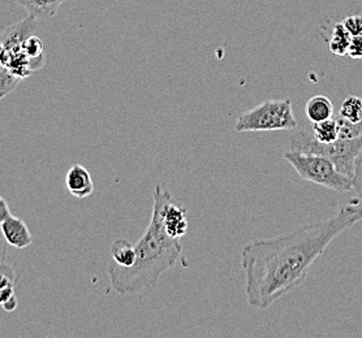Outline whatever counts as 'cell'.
<instances>
[{
    "label": "cell",
    "mask_w": 362,
    "mask_h": 338,
    "mask_svg": "<svg viewBox=\"0 0 362 338\" xmlns=\"http://www.w3.org/2000/svg\"><path fill=\"white\" fill-rule=\"evenodd\" d=\"M343 25L352 37L362 35V16L360 15H351L343 20Z\"/></svg>",
    "instance_id": "19"
},
{
    "label": "cell",
    "mask_w": 362,
    "mask_h": 338,
    "mask_svg": "<svg viewBox=\"0 0 362 338\" xmlns=\"http://www.w3.org/2000/svg\"><path fill=\"white\" fill-rule=\"evenodd\" d=\"M351 38H352V35L346 30V26L343 25V23L337 24L335 28H334V30H332L331 38H329V51H331L334 55L339 56V58L346 56Z\"/></svg>",
    "instance_id": "15"
},
{
    "label": "cell",
    "mask_w": 362,
    "mask_h": 338,
    "mask_svg": "<svg viewBox=\"0 0 362 338\" xmlns=\"http://www.w3.org/2000/svg\"><path fill=\"white\" fill-rule=\"evenodd\" d=\"M3 49H4V47L0 44V55H1V51H3ZM1 69H3V66H1V61H0V71H1Z\"/></svg>",
    "instance_id": "25"
},
{
    "label": "cell",
    "mask_w": 362,
    "mask_h": 338,
    "mask_svg": "<svg viewBox=\"0 0 362 338\" xmlns=\"http://www.w3.org/2000/svg\"><path fill=\"white\" fill-rule=\"evenodd\" d=\"M297 126L292 100L286 98L266 100L241 114L236 120L235 131L238 133L296 131Z\"/></svg>",
    "instance_id": "5"
},
{
    "label": "cell",
    "mask_w": 362,
    "mask_h": 338,
    "mask_svg": "<svg viewBox=\"0 0 362 338\" xmlns=\"http://www.w3.org/2000/svg\"><path fill=\"white\" fill-rule=\"evenodd\" d=\"M361 220L362 207L351 202L327 220L247 243L241 250L240 260L249 306L266 310L296 290L329 243Z\"/></svg>",
    "instance_id": "1"
},
{
    "label": "cell",
    "mask_w": 362,
    "mask_h": 338,
    "mask_svg": "<svg viewBox=\"0 0 362 338\" xmlns=\"http://www.w3.org/2000/svg\"><path fill=\"white\" fill-rule=\"evenodd\" d=\"M35 20L49 18L57 15L58 9L66 0H13Z\"/></svg>",
    "instance_id": "11"
},
{
    "label": "cell",
    "mask_w": 362,
    "mask_h": 338,
    "mask_svg": "<svg viewBox=\"0 0 362 338\" xmlns=\"http://www.w3.org/2000/svg\"><path fill=\"white\" fill-rule=\"evenodd\" d=\"M284 159L304 181L312 182L337 193H348L352 190V180L340 174L337 165L329 157L288 150L284 154Z\"/></svg>",
    "instance_id": "4"
},
{
    "label": "cell",
    "mask_w": 362,
    "mask_h": 338,
    "mask_svg": "<svg viewBox=\"0 0 362 338\" xmlns=\"http://www.w3.org/2000/svg\"><path fill=\"white\" fill-rule=\"evenodd\" d=\"M21 49L24 51L25 54L30 59L41 58L45 54H43V43L38 37H34L30 35L26 41L23 43Z\"/></svg>",
    "instance_id": "17"
},
{
    "label": "cell",
    "mask_w": 362,
    "mask_h": 338,
    "mask_svg": "<svg viewBox=\"0 0 362 338\" xmlns=\"http://www.w3.org/2000/svg\"><path fill=\"white\" fill-rule=\"evenodd\" d=\"M23 80L18 78L15 75H12L7 69H1L0 71V99L6 95H8L11 91L16 89L17 85L21 83Z\"/></svg>",
    "instance_id": "16"
},
{
    "label": "cell",
    "mask_w": 362,
    "mask_h": 338,
    "mask_svg": "<svg viewBox=\"0 0 362 338\" xmlns=\"http://www.w3.org/2000/svg\"><path fill=\"white\" fill-rule=\"evenodd\" d=\"M111 256L119 267L128 268L136 262V248L127 239H116L111 245Z\"/></svg>",
    "instance_id": "14"
},
{
    "label": "cell",
    "mask_w": 362,
    "mask_h": 338,
    "mask_svg": "<svg viewBox=\"0 0 362 338\" xmlns=\"http://www.w3.org/2000/svg\"><path fill=\"white\" fill-rule=\"evenodd\" d=\"M3 237L12 248H25L32 245V234L26 224L16 216L11 215L3 223L0 224Z\"/></svg>",
    "instance_id": "10"
},
{
    "label": "cell",
    "mask_w": 362,
    "mask_h": 338,
    "mask_svg": "<svg viewBox=\"0 0 362 338\" xmlns=\"http://www.w3.org/2000/svg\"><path fill=\"white\" fill-rule=\"evenodd\" d=\"M154 206L162 220V225L165 233L173 239H180L188 231V219H187V208L179 206L175 202L170 191L163 189L162 185H157L154 193Z\"/></svg>",
    "instance_id": "6"
},
{
    "label": "cell",
    "mask_w": 362,
    "mask_h": 338,
    "mask_svg": "<svg viewBox=\"0 0 362 338\" xmlns=\"http://www.w3.org/2000/svg\"><path fill=\"white\" fill-rule=\"evenodd\" d=\"M289 150L318 154L329 157L339 172L352 179L356 159L362 154V135L354 138H339L331 143H320L312 133L298 131L289 138Z\"/></svg>",
    "instance_id": "3"
},
{
    "label": "cell",
    "mask_w": 362,
    "mask_h": 338,
    "mask_svg": "<svg viewBox=\"0 0 362 338\" xmlns=\"http://www.w3.org/2000/svg\"><path fill=\"white\" fill-rule=\"evenodd\" d=\"M340 137L354 138L362 135V95H349L343 100L338 117Z\"/></svg>",
    "instance_id": "7"
},
{
    "label": "cell",
    "mask_w": 362,
    "mask_h": 338,
    "mask_svg": "<svg viewBox=\"0 0 362 338\" xmlns=\"http://www.w3.org/2000/svg\"><path fill=\"white\" fill-rule=\"evenodd\" d=\"M38 25V20L33 17L28 16L15 25L7 28L0 38V44L6 50L16 51L21 50V46L30 35H33L35 29Z\"/></svg>",
    "instance_id": "8"
},
{
    "label": "cell",
    "mask_w": 362,
    "mask_h": 338,
    "mask_svg": "<svg viewBox=\"0 0 362 338\" xmlns=\"http://www.w3.org/2000/svg\"><path fill=\"white\" fill-rule=\"evenodd\" d=\"M351 180H352V190L356 193L357 199L362 203V154L356 159L354 176Z\"/></svg>",
    "instance_id": "18"
},
{
    "label": "cell",
    "mask_w": 362,
    "mask_h": 338,
    "mask_svg": "<svg viewBox=\"0 0 362 338\" xmlns=\"http://www.w3.org/2000/svg\"><path fill=\"white\" fill-rule=\"evenodd\" d=\"M312 135L314 140L320 143H331L339 140L340 137V128H339L338 119H327L320 123L312 125Z\"/></svg>",
    "instance_id": "13"
},
{
    "label": "cell",
    "mask_w": 362,
    "mask_h": 338,
    "mask_svg": "<svg viewBox=\"0 0 362 338\" xmlns=\"http://www.w3.org/2000/svg\"><path fill=\"white\" fill-rule=\"evenodd\" d=\"M136 262L128 268L110 263L107 267L111 286L122 296L140 294L153 289L160 277L184 260L180 239H173L165 233L160 216L153 208L148 229L134 243Z\"/></svg>",
    "instance_id": "2"
},
{
    "label": "cell",
    "mask_w": 362,
    "mask_h": 338,
    "mask_svg": "<svg viewBox=\"0 0 362 338\" xmlns=\"http://www.w3.org/2000/svg\"><path fill=\"white\" fill-rule=\"evenodd\" d=\"M346 56L352 59H362V35H356L351 38Z\"/></svg>",
    "instance_id": "20"
},
{
    "label": "cell",
    "mask_w": 362,
    "mask_h": 338,
    "mask_svg": "<svg viewBox=\"0 0 362 338\" xmlns=\"http://www.w3.org/2000/svg\"><path fill=\"white\" fill-rule=\"evenodd\" d=\"M64 185L66 191L78 199L88 198L94 191L90 172L81 164H74L68 169Z\"/></svg>",
    "instance_id": "9"
},
{
    "label": "cell",
    "mask_w": 362,
    "mask_h": 338,
    "mask_svg": "<svg viewBox=\"0 0 362 338\" xmlns=\"http://www.w3.org/2000/svg\"><path fill=\"white\" fill-rule=\"evenodd\" d=\"M15 281V271L6 264H0V289L13 284Z\"/></svg>",
    "instance_id": "21"
},
{
    "label": "cell",
    "mask_w": 362,
    "mask_h": 338,
    "mask_svg": "<svg viewBox=\"0 0 362 338\" xmlns=\"http://www.w3.org/2000/svg\"><path fill=\"white\" fill-rule=\"evenodd\" d=\"M15 296V286L13 284H9L7 286L0 289V305H3L9 298Z\"/></svg>",
    "instance_id": "22"
},
{
    "label": "cell",
    "mask_w": 362,
    "mask_h": 338,
    "mask_svg": "<svg viewBox=\"0 0 362 338\" xmlns=\"http://www.w3.org/2000/svg\"><path fill=\"white\" fill-rule=\"evenodd\" d=\"M17 305H18V301H17L16 296H12V297L9 298L8 301H6L1 306H3V308H4L6 311L12 313V311L16 310Z\"/></svg>",
    "instance_id": "24"
},
{
    "label": "cell",
    "mask_w": 362,
    "mask_h": 338,
    "mask_svg": "<svg viewBox=\"0 0 362 338\" xmlns=\"http://www.w3.org/2000/svg\"><path fill=\"white\" fill-rule=\"evenodd\" d=\"M11 210H9L8 203L7 200L0 197V224L3 223L8 216H11Z\"/></svg>",
    "instance_id": "23"
},
{
    "label": "cell",
    "mask_w": 362,
    "mask_h": 338,
    "mask_svg": "<svg viewBox=\"0 0 362 338\" xmlns=\"http://www.w3.org/2000/svg\"><path fill=\"white\" fill-rule=\"evenodd\" d=\"M334 112L332 102L325 95H314L305 104V115L312 124L334 117Z\"/></svg>",
    "instance_id": "12"
}]
</instances>
